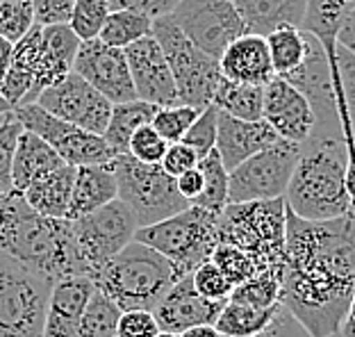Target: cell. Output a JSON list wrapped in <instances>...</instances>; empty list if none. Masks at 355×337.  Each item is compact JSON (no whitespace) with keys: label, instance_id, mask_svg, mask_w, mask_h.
<instances>
[{"label":"cell","instance_id":"55","mask_svg":"<svg viewBox=\"0 0 355 337\" xmlns=\"http://www.w3.org/2000/svg\"><path fill=\"white\" fill-rule=\"evenodd\" d=\"M155 337H180V335H175V333H164V331H159Z\"/></svg>","mask_w":355,"mask_h":337},{"label":"cell","instance_id":"34","mask_svg":"<svg viewBox=\"0 0 355 337\" xmlns=\"http://www.w3.org/2000/svg\"><path fill=\"white\" fill-rule=\"evenodd\" d=\"M280 271L282 267L257 271L253 278L244 280V283L232 290L228 301H237V303H244V306H253V308L278 306L280 303Z\"/></svg>","mask_w":355,"mask_h":337},{"label":"cell","instance_id":"46","mask_svg":"<svg viewBox=\"0 0 355 337\" xmlns=\"http://www.w3.org/2000/svg\"><path fill=\"white\" fill-rule=\"evenodd\" d=\"M180 0H110V10H130L139 12L148 19H159V16L171 14Z\"/></svg>","mask_w":355,"mask_h":337},{"label":"cell","instance_id":"5","mask_svg":"<svg viewBox=\"0 0 355 337\" xmlns=\"http://www.w3.org/2000/svg\"><path fill=\"white\" fill-rule=\"evenodd\" d=\"M285 198L225 205L216 219L219 242L241 248L257 271L280 269L285 260Z\"/></svg>","mask_w":355,"mask_h":337},{"label":"cell","instance_id":"43","mask_svg":"<svg viewBox=\"0 0 355 337\" xmlns=\"http://www.w3.org/2000/svg\"><path fill=\"white\" fill-rule=\"evenodd\" d=\"M335 67H337L342 94H344L346 107H349V116L355 130V55H351L337 42H335Z\"/></svg>","mask_w":355,"mask_h":337},{"label":"cell","instance_id":"51","mask_svg":"<svg viewBox=\"0 0 355 337\" xmlns=\"http://www.w3.org/2000/svg\"><path fill=\"white\" fill-rule=\"evenodd\" d=\"M12 58H14V44L10 39L0 37V83H3V78L12 67Z\"/></svg>","mask_w":355,"mask_h":337},{"label":"cell","instance_id":"44","mask_svg":"<svg viewBox=\"0 0 355 337\" xmlns=\"http://www.w3.org/2000/svg\"><path fill=\"white\" fill-rule=\"evenodd\" d=\"M159 333L157 319L150 310L121 312L116 337H155Z\"/></svg>","mask_w":355,"mask_h":337},{"label":"cell","instance_id":"48","mask_svg":"<svg viewBox=\"0 0 355 337\" xmlns=\"http://www.w3.org/2000/svg\"><path fill=\"white\" fill-rule=\"evenodd\" d=\"M257 337H312L305 328L296 322V319L289 315V312L280 306L278 315L273 317V322L269 324L264 333H260Z\"/></svg>","mask_w":355,"mask_h":337},{"label":"cell","instance_id":"47","mask_svg":"<svg viewBox=\"0 0 355 337\" xmlns=\"http://www.w3.org/2000/svg\"><path fill=\"white\" fill-rule=\"evenodd\" d=\"M73 3L76 0H32V7H35V23H39V26L69 23Z\"/></svg>","mask_w":355,"mask_h":337},{"label":"cell","instance_id":"49","mask_svg":"<svg viewBox=\"0 0 355 337\" xmlns=\"http://www.w3.org/2000/svg\"><path fill=\"white\" fill-rule=\"evenodd\" d=\"M203 184H205V180H203V173H200L198 164L193 166V168H189V171L180 173V175L175 178V187H178V191H180V196H182L184 200H187L189 205L200 196V191H203Z\"/></svg>","mask_w":355,"mask_h":337},{"label":"cell","instance_id":"10","mask_svg":"<svg viewBox=\"0 0 355 337\" xmlns=\"http://www.w3.org/2000/svg\"><path fill=\"white\" fill-rule=\"evenodd\" d=\"M298 157L296 144L278 139L228 173V205L285 198Z\"/></svg>","mask_w":355,"mask_h":337},{"label":"cell","instance_id":"19","mask_svg":"<svg viewBox=\"0 0 355 337\" xmlns=\"http://www.w3.org/2000/svg\"><path fill=\"white\" fill-rule=\"evenodd\" d=\"M225 301L205 299L196 292L191 276L178 278L155 308L153 315L157 319L159 331L182 335L193 326L214 324Z\"/></svg>","mask_w":355,"mask_h":337},{"label":"cell","instance_id":"45","mask_svg":"<svg viewBox=\"0 0 355 337\" xmlns=\"http://www.w3.org/2000/svg\"><path fill=\"white\" fill-rule=\"evenodd\" d=\"M198 159L200 157L196 155V150L189 148L187 144L175 141V144H168V148H166V153L162 157V162H159V166H162L171 178H178L180 173L196 166Z\"/></svg>","mask_w":355,"mask_h":337},{"label":"cell","instance_id":"40","mask_svg":"<svg viewBox=\"0 0 355 337\" xmlns=\"http://www.w3.org/2000/svg\"><path fill=\"white\" fill-rule=\"evenodd\" d=\"M191 280H193L196 292L212 301H228L232 290H235V285L223 276V271L216 267L212 260L200 264V267L191 274Z\"/></svg>","mask_w":355,"mask_h":337},{"label":"cell","instance_id":"32","mask_svg":"<svg viewBox=\"0 0 355 337\" xmlns=\"http://www.w3.org/2000/svg\"><path fill=\"white\" fill-rule=\"evenodd\" d=\"M198 168L203 173V191L193 200L191 205H198L212 214H221L223 207L228 205V168L223 166L216 148L212 153L198 159Z\"/></svg>","mask_w":355,"mask_h":337},{"label":"cell","instance_id":"31","mask_svg":"<svg viewBox=\"0 0 355 337\" xmlns=\"http://www.w3.org/2000/svg\"><path fill=\"white\" fill-rule=\"evenodd\" d=\"M150 35H153V19H148V16H144L139 12L114 10V12H110L98 39L112 48L125 51L128 46H132L135 42H139V39L150 37Z\"/></svg>","mask_w":355,"mask_h":337},{"label":"cell","instance_id":"22","mask_svg":"<svg viewBox=\"0 0 355 337\" xmlns=\"http://www.w3.org/2000/svg\"><path fill=\"white\" fill-rule=\"evenodd\" d=\"M221 78L239 85L264 87L273 74L266 39L260 35H241L232 42L219 58Z\"/></svg>","mask_w":355,"mask_h":337},{"label":"cell","instance_id":"39","mask_svg":"<svg viewBox=\"0 0 355 337\" xmlns=\"http://www.w3.org/2000/svg\"><path fill=\"white\" fill-rule=\"evenodd\" d=\"M216 119H219V110L214 105H207L205 110H200L196 121L184 132L182 144H187L189 148L196 150L198 157H205L207 153H212L216 146Z\"/></svg>","mask_w":355,"mask_h":337},{"label":"cell","instance_id":"8","mask_svg":"<svg viewBox=\"0 0 355 337\" xmlns=\"http://www.w3.org/2000/svg\"><path fill=\"white\" fill-rule=\"evenodd\" d=\"M114 171L119 200L130 207L137 226H153L175 212L189 207L171 178L159 164H144L132 155H116L110 162Z\"/></svg>","mask_w":355,"mask_h":337},{"label":"cell","instance_id":"16","mask_svg":"<svg viewBox=\"0 0 355 337\" xmlns=\"http://www.w3.org/2000/svg\"><path fill=\"white\" fill-rule=\"evenodd\" d=\"M262 121L278 135V139L296 146L308 141L317 126L305 94L278 76H273L262 89Z\"/></svg>","mask_w":355,"mask_h":337},{"label":"cell","instance_id":"27","mask_svg":"<svg viewBox=\"0 0 355 337\" xmlns=\"http://www.w3.org/2000/svg\"><path fill=\"white\" fill-rule=\"evenodd\" d=\"M155 112H157L155 105H150V103L139 101V98L112 105L110 121H107V128H105V132H103V139L107 141L112 153L125 155L130 137L139 130L141 126H148L153 121Z\"/></svg>","mask_w":355,"mask_h":337},{"label":"cell","instance_id":"56","mask_svg":"<svg viewBox=\"0 0 355 337\" xmlns=\"http://www.w3.org/2000/svg\"><path fill=\"white\" fill-rule=\"evenodd\" d=\"M0 194H5V191H3V189H0Z\"/></svg>","mask_w":355,"mask_h":337},{"label":"cell","instance_id":"54","mask_svg":"<svg viewBox=\"0 0 355 337\" xmlns=\"http://www.w3.org/2000/svg\"><path fill=\"white\" fill-rule=\"evenodd\" d=\"M10 112H12V105H10V103H7V101H5V96H3V94H0V116L10 114Z\"/></svg>","mask_w":355,"mask_h":337},{"label":"cell","instance_id":"53","mask_svg":"<svg viewBox=\"0 0 355 337\" xmlns=\"http://www.w3.org/2000/svg\"><path fill=\"white\" fill-rule=\"evenodd\" d=\"M355 216V210H353ZM342 337H355V290H353V301H351V308H349V315H346L344 324H342Z\"/></svg>","mask_w":355,"mask_h":337},{"label":"cell","instance_id":"7","mask_svg":"<svg viewBox=\"0 0 355 337\" xmlns=\"http://www.w3.org/2000/svg\"><path fill=\"white\" fill-rule=\"evenodd\" d=\"M153 37L162 48L168 69L173 74L178 105L205 110L212 105L214 94L221 83L219 60L198 51L184 32L175 26L171 14L153 19Z\"/></svg>","mask_w":355,"mask_h":337},{"label":"cell","instance_id":"15","mask_svg":"<svg viewBox=\"0 0 355 337\" xmlns=\"http://www.w3.org/2000/svg\"><path fill=\"white\" fill-rule=\"evenodd\" d=\"M73 74L85 78L112 105L137 98L125 53L121 48L103 44L101 39H89L80 44L73 60Z\"/></svg>","mask_w":355,"mask_h":337},{"label":"cell","instance_id":"37","mask_svg":"<svg viewBox=\"0 0 355 337\" xmlns=\"http://www.w3.org/2000/svg\"><path fill=\"white\" fill-rule=\"evenodd\" d=\"M35 26L32 0H0V37L16 44Z\"/></svg>","mask_w":355,"mask_h":337},{"label":"cell","instance_id":"25","mask_svg":"<svg viewBox=\"0 0 355 337\" xmlns=\"http://www.w3.org/2000/svg\"><path fill=\"white\" fill-rule=\"evenodd\" d=\"M64 162L48 144L37 137L35 132L23 130L19 141H16L14 162H12V187L14 189H28L32 182L44 178L46 173L60 168Z\"/></svg>","mask_w":355,"mask_h":337},{"label":"cell","instance_id":"14","mask_svg":"<svg viewBox=\"0 0 355 337\" xmlns=\"http://www.w3.org/2000/svg\"><path fill=\"white\" fill-rule=\"evenodd\" d=\"M37 105L62 121L94 135L105 132L112 114V103L73 71L39 94Z\"/></svg>","mask_w":355,"mask_h":337},{"label":"cell","instance_id":"30","mask_svg":"<svg viewBox=\"0 0 355 337\" xmlns=\"http://www.w3.org/2000/svg\"><path fill=\"white\" fill-rule=\"evenodd\" d=\"M262 89L255 85H239L221 78L212 105L241 121H260L262 119Z\"/></svg>","mask_w":355,"mask_h":337},{"label":"cell","instance_id":"11","mask_svg":"<svg viewBox=\"0 0 355 337\" xmlns=\"http://www.w3.org/2000/svg\"><path fill=\"white\" fill-rule=\"evenodd\" d=\"M12 114L23 126V130H30L37 137H42L62 157L64 164H110L116 157L107 146V141L103 139V135L87 132L83 128L62 121V119L53 116L51 112H46L37 103L14 107Z\"/></svg>","mask_w":355,"mask_h":337},{"label":"cell","instance_id":"4","mask_svg":"<svg viewBox=\"0 0 355 337\" xmlns=\"http://www.w3.org/2000/svg\"><path fill=\"white\" fill-rule=\"evenodd\" d=\"M178 278L180 274L164 255L137 239H132L123 251H119L92 276L96 290L110 296L121 312H153Z\"/></svg>","mask_w":355,"mask_h":337},{"label":"cell","instance_id":"24","mask_svg":"<svg viewBox=\"0 0 355 337\" xmlns=\"http://www.w3.org/2000/svg\"><path fill=\"white\" fill-rule=\"evenodd\" d=\"M119 198V187L114 171L110 164H87L76 166L73 191H71L67 219L76 221L80 216L101 210L103 205Z\"/></svg>","mask_w":355,"mask_h":337},{"label":"cell","instance_id":"2","mask_svg":"<svg viewBox=\"0 0 355 337\" xmlns=\"http://www.w3.org/2000/svg\"><path fill=\"white\" fill-rule=\"evenodd\" d=\"M0 255L53 283L89 276L71 221L35 212L14 187L0 194Z\"/></svg>","mask_w":355,"mask_h":337},{"label":"cell","instance_id":"3","mask_svg":"<svg viewBox=\"0 0 355 337\" xmlns=\"http://www.w3.org/2000/svg\"><path fill=\"white\" fill-rule=\"evenodd\" d=\"M346 166L349 153L340 128H314L310 139L298 146L285 205L308 221H328L351 214Z\"/></svg>","mask_w":355,"mask_h":337},{"label":"cell","instance_id":"42","mask_svg":"<svg viewBox=\"0 0 355 337\" xmlns=\"http://www.w3.org/2000/svg\"><path fill=\"white\" fill-rule=\"evenodd\" d=\"M23 132V126L16 121V116L5 114L3 123H0V189L10 191L12 189V162H14V150L16 141H19Z\"/></svg>","mask_w":355,"mask_h":337},{"label":"cell","instance_id":"28","mask_svg":"<svg viewBox=\"0 0 355 337\" xmlns=\"http://www.w3.org/2000/svg\"><path fill=\"white\" fill-rule=\"evenodd\" d=\"M278 310L280 303L273 308H253L237 301H225L214 322V328L223 337H257L269 328Z\"/></svg>","mask_w":355,"mask_h":337},{"label":"cell","instance_id":"9","mask_svg":"<svg viewBox=\"0 0 355 337\" xmlns=\"http://www.w3.org/2000/svg\"><path fill=\"white\" fill-rule=\"evenodd\" d=\"M53 280L0 255V337H44Z\"/></svg>","mask_w":355,"mask_h":337},{"label":"cell","instance_id":"12","mask_svg":"<svg viewBox=\"0 0 355 337\" xmlns=\"http://www.w3.org/2000/svg\"><path fill=\"white\" fill-rule=\"evenodd\" d=\"M71 228H73L78 251L89 269V278H92L105 262L132 242L139 226H137L130 207L123 200L114 198L101 210L71 221Z\"/></svg>","mask_w":355,"mask_h":337},{"label":"cell","instance_id":"1","mask_svg":"<svg viewBox=\"0 0 355 337\" xmlns=\"http://www.w3.org/2000/svg\"><path fill=\"white\" fill-rule=\"evenodd\" d=\"M280 306L312 337L340 335L355 290V216L308 221L285 207Z\"/></svg>","mask_w":355,"mask_h":337},{"label":"cell","instance_id":"29","mask_svg":"<svg viewBox=\"0 0 355 337\" xmlns=\"http://www.w3.org/2000/svg\"><path fill=\"white\" fill-rule=\"evenodd\" d=\"M266 48H269V58L273 64V74L278 78L292 74L308 58L310 48V32L303 28L285 26L273 30L266 35Z\"/></svg>","mask_w":355,"mask_h":337},{"label":"cell","instance_id":"13","mask_svg":"<svg viewBox=\"0 0 355 337\" xmlns=\"http://www.w3.org/2000/svg\"><path fill=\"white\" fill-rule=\"evenodd\" d=\"M171 19L198 51L214 60H219L237 37L246 35L230 0H180Z\"/></svg>","mask_w":355,"mask_h":337},{"label":"cell","instance_id":"21","mask_svg":"<svg viewBox=\"0 0 355 337\" xmlns=\"http://www.w3.org/2000/svg\"><path fill=\"white\" fill-rule=\"evenodd\" d=\"M94 290L96 285L89 276H71L53 283L46 308L44 337H78L80 319Z\"/></svg>","mask_w":355,"mask_h":337},{"label":"cell","instance_id":"33","mask_svg":"<svg viewBox=\"0 0 355 337\" xmlns=\"http://www.w3.org/2000/svg\"><path fill=\"white\" fill-rule=\"evenodd\" d=\"M121 308L101 290H94L78 326V337H116Z\"/></svg>","mask_w":355,"mask_h":337},{"label":"cell","instance_id":"6","mask_svg":"<svg viewBox=\"0 0 355 337\" xmlns=\"http://www.w3.org/2000/svg\"><path fill=\"white\" fill-rule=\"evenodd\" d=\"M219 214L189 205L153 226L137 228L135 239L164 255L182 276H191L219 244Z\"/></svg>","mask_w":355,"mask_h":337},{"label":"cell","instance_id":"23","mask_svg":"<svg viewBox=\"0 0 355 337\" xmlns=\"http://www.w3.org/2000/svg\"><path fill=\"white\" fill-rule=\"evenodd\" d=\"M241 19L246 35L266 37L273 30L301 28L310 0H230Z\"/></svg>","mask_w":355,"mask_h":337},{"label":"cell","instance_id":"41","mask_svg":"<svg viewBox=\"0 0 355 337\" xmlns=\"http://www.w3.org/2000/svg\"><path fill=\"white\" fill-rule=\"evenodd\" d=\"M166 148H168V141L159 137V132L148 123V126H141L130 137L128 155H132L135 159H139L144 164H159L166 153Z\"/></svg>","mask_w":355,"mask_h":337},{"label":"cell","instance_id":"20","mask_svg":"<svg viewBox=\"0 0 355 337\" xmlns=\"http://www.w3.org/2000/svg\"><path fill=\"white\" fill-rule=\"evenodd\" d=\"M278 141V135L266 126L262 119L260 121H241L230 114L219 112L216 119V153H219L223 166L237 168L248 157H253L260 150L273 146Z\"/></svg>","mask_w":355,"mask_h":337},{"label":"cell","instance_id":"17","mask_svg":"<svg viewBox=\"0 0 355 337\" xmlns=\"http://www.w3.org/2000/svg\"><path fill=\"white\" fill-rule=\"evenodd\" d=\"M123 53L132 76L137 98L146 101L155 107L178 105L173 74L155 37H144L132 46H128Z\"/></svg>","mask_w":355,"mask_h":337},{"label":"cell","instance_id":"57","mask_svg":"<svg viewBox=\"0 0 355 337\" xmlns=\"http://www.w3.org/2000/svg\"><path fill=\"white\" fill-rule=\"evenodd\" d=\"M333 337H342V335H333Z\"/></svg>","mask_w":355,"mask_h":337},{"label":"cell","instance_id":"18","mask_svg":"<svg viewBox=\"0 0 355 337\" xmlns=\"http://www.w3.org/2000/svg\"><path fill=\"white\" fill-rule=\"evenodd\" d=\"M289 85H294L298 92L305 94L314 110L317 126L314 128H340L335 110V94H333V76H330V60L324 44L319 37L310 32V48L308 58L292 74L282 76Z\"/></svg>","mask_w":355,"mask_h":337},{"label":"cell","instance_id":"50","mask_svg":"<svg viewBox=\"0 0 355 337\" xmlns=\"http://www.w3.org/2000/svg\"><path fill=\"white\" fill-rule=\"evenodd\" d=\"M335 42L342 48H346L351 55H355V5L344 14V19L340 21V26H337Z\"/></svg>","mask_w":355,"mask_h":337},{"label":"cell","instance_id":"36","mask_svg":"<svg viewBox=\"0 0 355 337\" xmlns=\"http://www.w3.org/2000/svg\"><path fill=\"white\" fill-rule=\"evenodd\" d=\"M198 114H200V110L189 107V105L157 107L150 126L159 132L162 139H166L168 144H175V141H182L184 132L189 130V126L196 121Z\"/></svg>","mask_w":355,"mask_h":337},{"label":"cell","instance_id":"26","mask_svg":"<svg viewBox=\"0 0 355 337\" xmlns=\"http://www.w3.org/2000/svg\"><path fill=\"white\" fill-rule=\"evenodd\" d=\"M73 180H76V166L62 164L55 171L46 173L44 178L35 180L28 189H23V196H26L28 205L35 212L51 216V219H67Z\"/></svg>","mask_w":355,"mask_h":337},{"label":"cell","instance_id":"52","mask_svg":"<svg viewBox=\"0 0 355 337\" xmlns=\"http://www.w3.org/2000/svg\"><path fill=\"white\" fill-rule=\"evenodd\" d=\"M180 337H223V335L216 331L214 324H203V326H193L189 331H184Z\"/></svg>","mask_w":355,"mask_h":337},{"label":"cell","instance_id":"38","mask_svg":"<svg viewBox=\"0 0 355 337\" xmlns=\"http://www.w3.org/2000/svg\"><path fill=\"white\" fill-rule=\"evenodd\" d=\"M209 260H212L216 267L223 271V276L228 278L235 287L257 274L253 260L248 258L241 248L232 246V244H225V242L216 244L212 255H209Z\"/></svg>","mask_w":355,"mask_h":337},{"label":"cell","instance_id":"35","mask_svg":"<svg viewBox=\"0 0 355 337\" xmlns=\"http://www.w3.org/2000/svg\"><path fill=\"white\" fill-rule=\"evenodd\" d=\"M110 12V0H76L69 16V28L76 32L80 42L98 39Z\"/></svg>","mask_w":355,"mask_h":337}]
</instances>
